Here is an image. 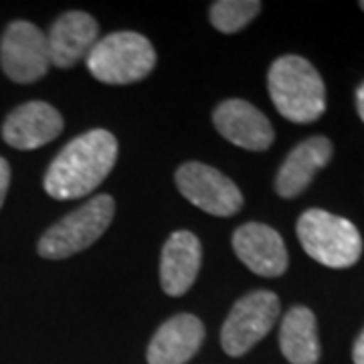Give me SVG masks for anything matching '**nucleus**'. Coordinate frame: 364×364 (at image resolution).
<instances>
[{
  "mask_svg": "<svg viewBox=\"0 0 364 364\" xmlns=\"http://www.w3.org/2000/svg\"><path fill=\"white\" fill-rule=\"evenodd\" d=\"M117 160V140L107 130L77 136L59 152L45 174V191L57 200H73L95 191Z\"/></svg>",
  "mask_w": 364,
  "mask_h": 364,
  "instance_id": "nucleus-1",
  "label": "nucleus"
},
{
  "mask_svg": "<svg viewBox=\"0 0 364 364\" xmlns=\"http://www.w3.org/2000/svg\"><path fill=\"white\" fill-rule=\"evenodd\" d=\"M267 87L275 109L294 124H310L324 114V79L299 55H284L273 61Z\"/></svg>",
  "mask_w": 364,
  "mask_h": 364,
  "instance_id": "nucleus-2",
  "label": "nucleus"
},
{
  "mask_svg": "<svg viewBox=\"0 0 364 364\" xmlns=\"http://www.w3.org/2000/svg\"><path fill=\"white\" fill-rule=\"evenodd\" d=\"M296 231L304 251L326 267L346 269L363 255V237L354 223L322 208L306 210Z\"/></svg>",
  "mask_w": 364,
  "mask_h": 364,
  "instance_id": "nucleus-3",
  "label": "nucleus"
},
{
  "mask_svg": "<svg viewBox=\"0 0 364 364\" xmlns=\"http://www.w3.org/2000/svg\"><path fill=\"white\" fill-rule=\"evenodd\" d=\"M156 65L152 43L140 33H112L93 45L87 55L91 75L104 83L126 85L148 77Z\"/></svg>",
  "mask_w": 364,
  "mask_h": 364,
  "instance_id": "nucleus-4",
  "label": "nucleus"
},
{
  "mask_svg": "<svg viewBox=\"0 0 364 364\" xmlns=\"http://www.w3.org/2000/svg\"><path fill=\"white\" fill-rule=\"evenodd\" d=\"M116 205L109 195H100L75 208L41 237L39 253L47 259H65L93 245L114 219Z\"/></svg>",
  "mask_w": 364,
  "mask_h": 364,
  "instance_id": "nucleus-5",
  "label": "nucleus"
},
{
  "mask_svg": "<svg viewBox=\"0 0 364 364\" xmlns=\"http://www.w3.org/2000/svg\"><path fill=\"white\" fill-rule=\"evenodd\" d=\"M279 318V298L257 289L239 299L227 316L221 330L223 350L229 356L247 354L259 340H263Z\"/></svg>",
  "mask_w": 364,
  "mask_h": 364,
  "instance_id": "nucleus-6",
  "label": "nucleus"
},
{
  "mask_svg": "<svg viewBox=\"0 0 364 364\" xmlns=\"http://www.w3.org/2000/svg\"><path fill=\"white\" fill-rule=\"evenodd\" d=\"M181 195L215 217H231L243 207V195L219 170L200 162H186L176 170Z\"/></svg>",
  "mask_w": 364,
  "mask_h": 364,
  "instance_id": "nucleus-7",
  "label": "nucleus"
},
{
  "mask_svg": "<svg viewBox=\"0 0 364 364\" xmlns=\"http://www.w3.org/2000/svg\"><path fill=\"white\" fill-rule=\"evenodd\" d=\"M49 47L43 31L33 23L14 21L0 41V65L16 83H33L49 69Z\"/></svg>",
  "mask_w": 364,
  "mask_h": 364,
  "instance_id": "nucleus-8",
  "label": "nucleus"
},
{
  "mask_svg": "<svg viewBox=\"0 0 364 364\" xmlns=\"http://www.w3.org/2000/svg\"><path fill=\"white\" fill-rule=\"evenodd\" d=\"M237 257L263 277H279L287 269V249L282 235L269 225L247 223L233 235Z\"/></svg>",
  "mask_w": 364,
  "mask_h": 364,
  "instance_id": "nucleus-9",
  "label": "nucleus"
},
{
  "mask_svg": "<svg viewBox=\"0 0 364 364\" xmlns=\"http://www.w3.org/2000/svg\"><path fill=\"white\" fill-rule=\"evenodd\" d=\"M215 128L225 140L251 152H263L273 144L269 119L243 100H227L213 114Z\"/></svg>",
  "mask_w": 364,
  "mask_h": 364,
  "instance_id": "nucleus-10",
  "label": "nucleus"
},
{
  "mask_svg": "<svg viewBox=\"0 0 364 364\" xmlns=\"http://www.w3.org/2000/svg\"><path fill=\"white\" fill-rule=\"evenodd\" d=\"M63 132V117L45 102H28L13 109L4 126L2 138L16 150H35L53 142Z\"/></svg>",
  "mask_w": 364,
  "mask_h": 364,
  "instance_id": "nucleus-11",
  "label": "nucleus"
},
{
  "mask_svg": "<svg viewBox=\"0 0 364 364\" xmlns=\"http://www.w3.org/2000/svg\"><path fill=\"white\" fill-rule=\"evenodd\" d=\"M205 326L193 314H178L158 328L146 352L148 364H186L200 350Z\"/></svg>",
  "mask_w": 364,
  "mask_h": 364,
  "instance_id": "nucleus-12",
  "label": "nucleus"
},
{
  "mask_svg": "<svg viewBox=\"0 0 364 364\" xmlns=\"http://www.w3.org/2000/svg\"><path fill=\"white\" fill-rule=\"evenodd\" d=\"M97 43V23L95 18L81 11H71L57 18L47 37L49 61L53 65L67 69L87 57Z\"/></svg>",
  "mask_w": 364,
  "mask_h": 364,
  "instance_id": "nucleus-13",
  "label": "nucleus"
},
{
  "mask_svg": "<svg viewBox=\"0 0 364 364\" xmlns=\"http://www.w3.org/2000/svg\"><path fill=\"white\" fill-rule=\"evenodd\" d=\"M200 241L191 231H176L164 243L160 257V284L162 289L176 298L186 294L195 284L200 269Z\"/></svg>",
  "mask_w": 364,
  "mask_h": 364,
  "instance_id": "nucleus-14",
  "label": "nucleus"
},
{
  "mask_svg": "<svg viewBox=\"0 0 364 364\" xmlns=\"http://www.w3.org/2000/svg\"><path fill=\"white\" fill-rule=\"evenodd\" d=\"M332 158V142L324 136H314L296 146L275 176V191L284 198L301 195L316 172L322 170Z\"/></svg>",
  "mask_w": 364,
  "mask_h": 364,
  "instance_id": "nucleus-15",
  "label": "nucleus"
},
{
  "mask_svg": "<svg viewBox=\"0 0 364 364\" xmlns=\"http://www.w3.org/2000/svg\"><path fill=\"white\" fill-rule=\"evenodd\" d=\"M279 348L291 364H318L320 338L318 322L310 308L296 306L284 316L279 328Z\"/></svg>",
  "mask_w": 364,
  "mask_h": 364,
  "instance_id": "nucleus-16",
  "label": "nucleus"
},
{
  "mask_svg": "<svg viewBox=\"0 0 364 364\" xmlns=\"http://www.w3.org/2000/svg\"><path fill=\"white\" fill-rule=\"evenodd\" d=\"M257 0H219L210 6V23L221 33H237L259 14Z\"/></svg>",
  "mask_w": 364,
  "mask_h": 364,
  "instance_id": "nucleus-17",
  "label": "nucleus"
},
{
  "mask_svg": "<svg viewBox=\"0 0 364 364\" xmlns=\"http://www.w3.org/2000/svg\"><path fill=\"white\" fill-rule=\"evenodd\" d=\"M9 184H11V166L4 158H0V208H2V203L6 198Z\"/></svg>",
  "mask_w": 364,
  "mask_h": 364,
  "instance_id": "nucleus-18",
  "label": "nucleus"
},
{
  "mask_svg": "<svg viewBox=\"0 0 364 364\" xmlns=\"http://www.w3.org/2000/svg\"><path fill=\"white\" fill-rule=\"evenodd\" d=\"M352 358H354V364H364V330L360 332V336L356 338V342H354Z\"/></svg>",
  "mask_w": 364,
  "mask_h": 364,
  "instance_id": "nucleus-19",
  "label": "nucleus"
},
{
  "mask_svg": "<svg viewBox=\"0 0 364 364\" xmlns=\"http://www.w3.org/2000/svg\"><path fill=\"white\" fill-rule=\"evenodd\" d=\"M356 109H358V116L364 122V83L356 90Z\"/></svg>",
  "mask_w": 364,
  "mask_h": 364,
  "instance_id": "nucleus-20",
  "label": "nucleus"
},
{
  "mask_svg": "<svg viewBox=\"0 0 364 364\" xmlns=\"http://www.w3.org/2000/svg\"><path fill=\"white\" fill-rule=\"evenodd\" d=\"M360 9H363V11H364V0H363V2H360Z\"/></svg>",
  "mask_w": 364,
  "mask_h": 364,
  "instance_id": "nucleus-21",
  "label": "nucleus"
}]
</instances>
